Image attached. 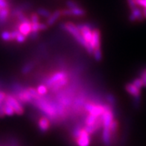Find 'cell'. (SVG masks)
<instances>
[{"label": "cell", "instance_id": "37", "mask_svg": "<svg viewBox=\"0 0 146 146\" xmlns=\"http://www.w3.org/2000/svg\"><path fill=\"white\" fill-rule=\"evenodd\" d=\"M137 6L142 7V8H146V0H136Z\"/></svg>", "mask_w": 146, "mask_h": 146}, {"label": "cell", "instance_id": "14", "mask_svg": "<svg viewBox=\"0 0 146 146\" xmlns=\"http://www.w3.org/2000/svg\"><path fill=\"white\" fill-rule=\"evenodd\" d=\"M38 127L39 130L42 133L46 132L50 127V121H48L47 118H41L38 121Z\"/></svg>", "mask_w": 146, "mask_h": 146}, {"label": "cell", "instance_id": "15", "mask_svg": "<svg viewBox=\"0 0 146 146\" xmlns=\"http://www.w3.org/2000/svg\"><path fill=\"white\" fill-rule=\"evenodd\" d=\"M68 82H69V79H68L67 77L60 80L59 81L56 82L55 84L52 85V87L50 88L51 91L52 92H57V91L59 90L60 89H61L62 87H65L66 85L68 84Z\"/></svg>", "mask_w": 146, "mask_h": 146}, {"label": "cell", "instance_id": "8", "mask_svg": "<svg viewBox=\"0 0 146 146\" xmlns=\"http://www.w3.org/2000/svg\"><path fill=\"white\" fill-rule=\"evenodd\" d=\"M145 19L144 16L142 14V10L137 7L131 11V13L129 16V20L131 22H135L138 20L139 22H142Z\"/></svg>", "mask_w": 146, "mask_h": 146}, {"label": "cell", "instance_id": "17", "mask_svg": "<svg viewBox=\"0 0 146 146\" xmlns=\"http://www.w3.org/2000/svg\"><path fill=\"white\" fill-rule=\"evenodd\" d=\"M8 16H9V8H1L0 10V24H2L6 21L8 19Z\"/></svg>", "mask_w": 146, "mask_h": 146}, {"label": "cell", "instance_id": "24", "mask_svg": "<svg viewBox=\"0 0 146 146\" xmlns=\"http://www.w3.org/2000/svg\"><path fill=\"white\" fill-rule=\"evenodd\" d=\"M66 5L67 8H69V9H72V8L80 7L78 2H77L76 1H75V0H67V1L66 2Z\"/></svg>", "mask_w": 146, "mask_h": 146}, {"label": "cell", "instance_id": "34", "mask_svg": "<svg viewBox=\"0 0 146 146\" xmlns=\"http://www.w3.org/2000/svg\"><path fill=\"white\" fill-rule=\"evenodd\" d=\"M133 105L136 107V108H139V104H140V96H137V97H133Z\"/></svg>", "mask_w": 146, "mask_h": 146}, {"label": "cell", "instance_id": "6", "mask_svg": "<svg viewBox=\"0 0 146 146\" xmlns=\"http://www.w3.org/2000/svg\"><path fill=\"white\" fill-rule=\"evenodd\" d=\"M90 134L84 128H82L81 133L75 142L78 146H90Z\"/></svg>", "mask_w": 146, "mask_h": 146}, {"label": "cell", "instance_id": "25", "mask_svg": "<svg viewBox=\"0 0 146 146\" xmlns=\"http://www.w3.org/2000/svg\"><path fill=\"white\" fill-rule=\"evenodd\" d=\"M36 90H37L39 94L40 95V96H44L48 92V87H46L45 84L39 85L37 88H36Z\"/></svg>", "mask_w": 146, "mask_h": 146}, {"label": "cell", "instance_id": "22", "mask_svg": "<svg viewBox=\"0 0 146 146\" xmlns=\"http://www.w3.org/2000/svg\"><path fill=\"white\" fill-rule=\"evenodd\" d=\"M1 37H2V40L8 42V41H11V32H9L8 31H5L1 34Z\"/></svg>", "mask_w": 146, "mask_h": 146}, {"label": "cell", "instance_id": "20", "mask_svg": "<svg viewBox=\"0 0 146 146\" xmlns=\"http://www.w3.org/2000/svg\"><path fill=\"white\" fill-rule=\"evenodd\" d=\"M36 14H38L39 16H41L42 17L47 18V19H48V18L51 16V14H51V12L49 11L48 10L42 8L37 9V11H36Z\"/></svg>", "mask_w": 146, "mask_h": 146}, {"label": "cell", "instance_id": "28", "mask_svg": "<svg viewBox=\"0 0 146 146\" xmlns=\"http://www.w3.org/2000/svg\"><path fill=\"white\" fill-rule=\"evenodd\" d=\"M139 75H140V78L142 79L144 87H146V66L143 69H142L139 72Z\"/></svg>", "mask_w": 146, "mask_h": 146}, {"label": "cell", "instance_id": "39", "mask_svg": "<svg viewBox=\"0 0 146 146\" xmlns=\"http://www.w3.org/2000/svg\"><path fill=\"white\" fill-rule=\"evenodd\" d=\"M29 36L31 40H36L37 37L39 36V33L38 32H33L31 31V33L29 35Z\"/></svg>", "mask_w": 146, "mask_h": 146}, {"label": "cell", "instance_id": "13", "mask_svg": "<svg viewBox=\"0 0 146 146\" xmlns=\"http://www.w3.org/2000/svg\"><path fill=\"white\" fill-rule=\"evenodd\" d=\"M62 16L61 14V11L60 10H57L54 12H53L49 17L47 19L46 21V24L48 25V26H52L57 22L58 19Z\"/></svg>", "mask_w": 146, "mask_h": 146}, {"label": "cell", "instance_id": "2", "mask_svg": "<svg viewBox=\"0 0 146 146\" xmlns=\"http://www.w3.org/2000/svg\"><path fill=\"white\" fill-rule=\"evenodd\" d=\"M104 108H105V111L101 116L102 127L103 128H110L111 123L114 121L113 111V108L110 104H105Z\"/></svg>", "mask_w": 146, "mask_h": 146}, {"label": "cell", "instance_id": "19", "mask_svg": "<svg viewBox=\"0 0 146 146\" xmlns=\"http://www.w3.org/2000/svg\"><path fill=\"white\" fill-rule=\"evenodd\" d=\"M35 64L34 62H29L28 64H25L23 68H22V73L23 74H28L29 72L32 70V69L35 66Z\"/></svg>", "mask_w": 146, "mask_h": 146}, {"label": "cell", "instance_id": "11", "mask_svg": "<svg viewBox=\"0 0 146 146\" xmlns=\"http://www.w3.org/2000/svg\"><path fill=\"white\" fill-rule=\"evenodd\" d=\"M112 134L110 128H103L102 132V141L106 146H110L111 144L112 141Z\"/></svg>", "mask_w": 146, "mask_h": 146}, {"label": "cell", "instance_id": "4", "mask_svg": "<svg viewBox=\"0 0 146 146\" xmlns=\"http://www.w3.org/2000/svg\"><path fill=\"white\" fill-rule=\"evenodd\" d=\"M5 101L8 102L12 108H14L15 113L17 115H23L24 113L23 104L12 95H6Z\"/></svg>", "mask_w": 146, "mask_h": 146}, {"label": "cell", "instance_id": "35", "mask_svg": "<svg viewBox=\"0 0 146 146\" xmlns=\"http://www.w3.org/2000/svg\"><path fill=\"white\" fill-rule=\"evenodd\" d=\"M39 23H31V31H33V32H38L40 31V29H39Z\"/></svg>", "mask_w": 146, "mask_h": 146}, {"label": "cell", "instance_id": "36", "mask_svg": "<svg viewBox=\"0 0 146 146\" xmlns=\"http://www.w3.org/2000/svg\"><path fill=\"white\" fill-rule=\"evenodd\" d=\"M8 6H9L8 0H0V8H8Z\"/></svg>", "mask_w": 146, "mask_h": 146}, {"label": "cell", "instance_id": "23", "mask_svg": "<svg viewBox=\"0 0 146 146\" xmlns=\"http://www.w3.org/2000/svg\"><path fill=\"white\" fill-rule=\"evenodd\" d=\"M28 90H29V93L32 96L34 99H37V98H40L41 97V96L39 94L38 91H37L36 89L32 88V87H29V88H28Z\"/></svg>", "mask_w": 146, "mask_h": 146}, {"label": "cell", "instance_id": "10", "mask_svg": "<svg viewBox=\"0 0 146 146\" xmlns=\"http://www.w3.org/2000/svg\"><path fill=\"white\" fill-rule=\"evenodd\" d=\"M18 30L25 36H29L31 33V22L20 23L18 25Z\"/></svg>", "mask_w": 146, "mask_h": 146}, {"label": "cell", "instance_id": "16", "mask_svg": "<svg viewBox=\"0 0 146 146\" xmlns=\"http://www.w3.org/2000/svg\"><path fill=\"white\" fill-rule=\"evenodd\" d=\"M3 104V108H4V112L5 113V115H8V116H12L14 115L15 113V111H14V108H12L11 106L8 104V102H6L5 99L2 103Z\"/></svg>", "mask_w": 146, "mask_h": 146}, {"label": "cell", "instance_id": "41", "mask_svg": "<svg viewBox=\"0 0 146 146\" xmlns=\"http://www.w3.org/2000/svg\"><path fill=\"white\" fill-rule=\"evenodd\" d=\"M3 103V102H2ZM5 113L4 112V108H3V104H0V118H3L5 117Z\"/></svg>", "mask_w": 146, "mask_h": 146}, {"label": "cell", "instance_id": "3", "mask_svg": "<svg viewBox=\"0 0 146 146\" xmlns=\"http://www.w3.org/2000/svg\"><path fill=\"white\" fill-rule=\"evenodd\" d=\"M84 109L88 112L90 114L94 115L97 117H100L105 111L104 105H99V104H95L92 102H86L84 104Z\"/></svg>", "mask_w": 146, "mask_h": 146}, {"label": "cell", "instance_id": "7", "mask_svg": "<svg viewBox=\"0 0 146 146\" xmlns=\"http://www.w3.org/2000/svg\"><path fill=\"white\" fill-rule=\"evenodd\" d=\"M62 16H75V17H83L86 14L85 10L82 8L78 7V8H72V9H64L61 11Z\"/></svg>", "mask_w": 146, "mask_h": 146}, {"label": "cell", "instance_id": "18", "mask_svg": "<svg viewBox=\"0 0 146 146\" xmlns=\"http://www.w3.org/2000/svg\"><path fill=\"white\" fill-rule=\"evenodd\" d=\"M98 119H99V117H97V116H96V115L89 113V115H87V117L86 118L85 123H86V125H93V124H95L96 121H98Z\"/></svg>", "mask_w": 146, "mask_h": 146}, {"label": "cell", "instance_id": "33", "mask_svg": "<svg viewBox=\"0 0 146 146\" xmlns=\"http://www.w3.org/2000/svg\"><path fill=\"white\" fill-rule=\"evenodd\" d=\"M31 23H39V15L36 14V13L31 14Z\"/></svg>", "mask_w": 146, "mask_h": 146}, {"label": "cell", "instance_id": "40", "mask_svg": "<svg viewBox=\"0 0 146 146\" xmlns=\"http://www.w3.org/2000/svg\"><path fill=\"white\" fill-rule=\"evenodd\" d=\"M6 94L4 92H2L0 91V104H2V102H4L5 99Z\"/></svg>", "mask_w": 146, "mask_h": 146}, {"label": "cell", "instance_id": "29", "mask_svg": "<svg viewBox=\"0 0 146 146\" xmlns=\"http://www.w3.org/2000/svg\"><path fill=\"white\" fill-rule=\"evenodd\" d=\"M118 125H119V124H118V121H115V120H114V121L111 123L110 127V131H111L112 134H114V133L117 131Z\"/></svg>", "mask_w": 146, "mask_h": 146}, {"label": "cell", "instance_id": "43", "mask_svg": "<svg viewBox=\"0 0 146 146\" xmlns=\"http://www.w3.org/2000/svg\"><path fill=\"white\" fill-rule=\"evenodd\" d=\"M0 10H1V8H0Z\"/></svg>", "mask_w": 146, "mask_h": 146}, {"label": "cell", "instance_id": "5", "mask_svg": "<svg viewBox=\"0 0 146 146\" xmlns=\"http://www.w3.org/2000/svg\"><path fill=\"white\" fill-rule=\"evenodd\" d=\"M66 77H67V74L65 72H57L54 73L52 76H50L49 78H47L45 80V85L48 89H50L54 84H55L56 82L59 81L60 80H61V79Z\"/></svg>", "mask_w": 146, "mask_h": 146}, {"label": "cell", "instance_id": "21", "mask_svg": "<svg viewBox=\"0 0 146 146\" xmlns=\"http://www.w3.org/2000/svg\"><path fill=\"white\" fill-rule=\"evenodd\" d=\"M93 56L96 61H101L102 60V52L101 50V48H95L94 52H93Z\"/></svg>", "mask_w": 146, "mask_h": 146}, {"label": "cell", "instance_id": "9", "mask_svg": "<svg viewBox=\"0 0 146 146\" xmlns=\"http://www.w3.org/2000/svg\"><path fill=\"white\" fill-rule=\"evenodd\" d=\"M90 42L94 48H101V35L98 29H94L92 31V40Z\"/></svg>", "mask_w": 146, "mask_h": 146}, {"label": "cell", "instance_id": "32", "mask_svg": "<svg viewBox=\"0 0 146 146\" xmlns=\"http://www.w3.org/2000/svg\"><path fill=\"white\" fill-rule=\"evenodd\" d=\"M81 129L82 128L80 127H77L74 129V131H73V137H74V138H75V139L79 137V135L81 133Z\"/></svg>", "mask_w": 146, "mask_h": 146}, {"label": "cell", "instance_id": "27", "mask_svg": "<svg viewBox=\"0 0 146 146\" xmlns=\"http://www.w3.org/2000/svg\"><path fill=\"white\" fill-rule=\"evenodd\" d=\"M133 84L135 85L137 88L142 89V87H144V84H143V82H142V79L140 78H135L133 81Z\"/></svg>", "mask_w": 146, "mask_h": 146}, {"label": "cell", "instance_id": "38", "mask_svg": "<svg viewBox=\"0 0 146 146\" xmlns=\"http://www.w3.org/2000/svg\"><path fill=\"white\" fill-rule=\"evenodd\" d=\"M48 29V25L44 23H39V29L40 31H44Z\"/></svg>", "mask_w": 146, "mask_h": 146}, {"label": "cell", "instance_id": "1", "mask_svg": "<svg viewBox=\"0 0 146 146\" xmlns=\"http://www.w3.org/2000/svg\"><path fill=\"white\" fill-rule=\"evenodd\" d=\"M60 27H61V29L65 30L66 31L69 32V34L75 39V40L77 41L78 43L82 45L84 48L87 46L89 42H87V41L84 38V36H83L81 31L78 29L77 25H75V24H73V23H62L61 25H60Z\"/></svg>", "mask_w": 146, "mask_h": 146}, {"label": "cell", "instance_id": "12", "mask_svg": "<svg viewBox=\"0 0 146 146\" xmlns=\"http://www.w3.org/2000/svg\"><path fill=\"white\" fill-rule=\"evenodd\" d=\"M125 90L133 97L140 96V89L137 88L135 85L133 84V83H129V84H126Z\"/></svg>", "mask_w": 146, "mask_h": 146}, {"label": "cell", "instance_id": "30", "mask_svg": "<svg viewBox=\"0 0 146 146\" xmlns=\"http://www.w3.org/2000/svg\"><path fill=\"white\" fill-rule=\"evenodd\" d=\"M25 40H26V36H25V35H23L20 32L18 33L17 36L16 37V40L18 42H19V43H22V42H25Z\"/></svg>", "mask_w": 146, "mask_h": 146}, {"label": "cell", "instance_id": "42", "mask_svg": "<svg viewBox=\"0 0 146 146\" xmlns=\"http://www.w3.org/2000/svg\"><path fill=\"white\" fill-rule=\"evenodd\" d=\"M142 14L144 16L145 19H146V8H142Z\"/></svg>", "mask_w": 146, "mask_h": 146}, {"label": "cell", "instance_id": "26", "mask_svg": "<svg viewBox=\"0 0 146 146\" xmlns=\"http://www.w3.org/2000/svg\"><path fill=\"white\" fill-rule=\"evenodd\" d=\"M106 100L108 102V104L110 106H115L116 104V101L113 95L108 94L106 96Z\"/></svg>", "mask_w": 146, "mask_h": 146}, {"label": "cell", "instance_id": "31", "mask_svg": "<svg viewBox=\"0 0 146 146\" xmlns=\"http://www.w3.org/2000/svg\"><path fill=\"white\" fill-rule=\"evenodd\" d=\"M127 4H128L129 8H131V10H133L134 8H136L137 7V2H136V0H127Z\"/></svg>", "mask_w": 146, "mask_h": 146}]
</instances>
